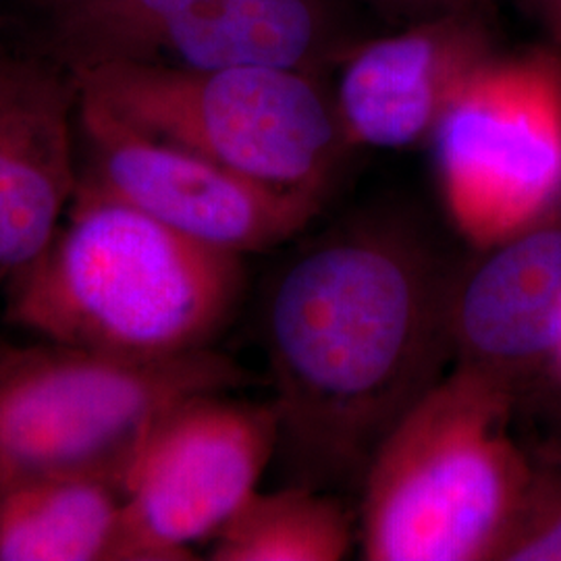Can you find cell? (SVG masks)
<instances>
[{
    "label": "cell",
    "mask_w": 561,
    "mask_h": 561,
    "mask_svg": "<svg viewBox=\"0 0 561 561\" xmlns=\"http://www.w3.org/2000/svg\"><path fill=\"white\" fill-rule=\"evenodd\" d=\"M78 154L80 183L190 240L236 256L296 238L321 210V196L245 178L175 141L141 131L81 94Z\"/></svg>",
    "instance_id": "8"
},
{
    "label": "cell",
    "mask_w": 561,
    "mask_h": 561,
    "mask_svg": "<svg viewBox=\"0 0 561 561\" xmlns=\"http://www.w3.org/2000/svg\"><path fill=\"white\" fill-rule=\"evenodd\" d=\"M451 283L419 241L382 227L337 231L283 266L262 329L296 484L362 481L385 435L442 379Z\"/></svg>",
    "instance_id": "1"
},
{
    "label": "cell",
    "mask_w": 561,
    "mask_h": 561,
    "mask_svg": "<svg viewBox=\"0 0 561 561\" xmlns=\"http://www.w3.org/2000/svg\"><path fill=\"white\" fill-rule=\"evenodd\" d=\"M123 491L99 474L0 481V561L117 560Z\"/></svg>",
    "instance_id": "13"
},
{
    "label": "cell",
    "mask_w": 561,
    "mask_h": 561,
    "mask_svg": "<svg viewBox=\"0 0 561 561\" xmlns=\"http://www.w3.org/2000/svg\"><path fill=\"white\" fill-rule=\"evenodd\" d=\"M38 4H44L46 9H50L53 13H57L60 9H67V7H71V4H76V2H80V0H36Z\"/></svg>",
    "instance_id": "19"
},
{
    "label": "cell",
    "mask_w": 561,
    "mask_h": 561,
    "mask_svg": "<svg viewBox=\"0 0 561 561\" xmlns=\"http://www.w3.org/2000/svg\"><path fill=\"white\" fill-rule=\"evenodd\" d=\"M81 96L245 178L321 196L347 146L314 76L125 60L76 71Z\"/></svg>",
    "instance_id": "5"
},
{
    "label": "cell",
    "mask_w": 561,
    "mask_h": 561,
    "mask_svg": "<svg viewBox=\"0 0 561 561\" xmlns=\"http://www.w3.org/2000/svg\"><path fill=\"white\" fill-rule=\"evenodd\" d=\"M241 291V256L78 183L53 240L4 285V317L48 343L157 360L210 347Z\"/></svg>",
    "instance_id": "2"
},
{
    "label": "cell",
    "mask_w": 561,
    "mask_h": 561,
    "mask_svg": "<svg viewBox=\"0 0 561 561\" xmlns=\"http://www.w3.org/2000/svg\"><path fill=\"white\" fill-rule=\"evenodd\" d=\"M497 55L489 15L456 11L362 41L333 94L350 148L400 150L431 140L463 85Z\"/></svg>",
    "instance_id": "9"
},
{
    "label": "cell",
    "mask_w": 561,
    "mask_h": 561,
    "mask_svg": "<svg viewBox=\"0 0 561 561\" xmlns=\"http://www.w3.org/2000/svg\"><path fill=\"white\" fill-rule=\"evenodd\" d=\"M375 7L385 18L393 21L412 23V21L442 15V13H456V11H479L486 13L489 0H366Z\"/></svg>",
    "instance_id": "16"
},
{
    "label": "cell",
    "mask_w": 561,
    "mask_h": 561,
    "mask_svg": "<svg viewBox=\"0 0 561 561\" xmlns=\"http://www.w3.org/2000/svg\"><path fill=\"white\" fill-rule=\"evenodd\" d=\"M350 512L321 489L254 491L213 539L215 561H340L358 539Z\"/></svg>",
    "instance_id": "14"
},
{
    "label": "cell",
    "mask_w": 561,
    "mask_h": 561,
    "mask_svg": "<svg viewBox=\"0 0 561 561\" xmlns=\"http://www.w3.org/2000/svg\"><path fill=\"white\" fill-rule=\"evenodd\" d=\"M524 15L539 25L547 42L561 50V0H514Z\"/></svg>",
    "instance_id": "18"
},
{
    "label": "cell",
    "mask_w": 561,
    "mask_h": 561,
    "mask_svg": "<svg viewBox=\"0 0 561 561\" xmlns=\"http://www.w3.org/2000/svg\"><path fill=\"white\" fill-rule=\"evenodd\" d=\"M248 381L210 347L131 360L48 343L0 350V481L99 474L121 484L152 431L198 396Z\"/></svg>",
    "instance_id": "4"
},
{
    "label": "cell",
    "mask_w": 561,
    "mask_h": 561,
    "mask_svg": "<svg viewBox=\"0 0 561 561\" xmlns=\"http://www.w3.org/2000/svg\"><path fill=\"white\" fill-rule=\"evenodd\" d=\"M503 560L561 561V510L547 516L528 535L516 537L503 551Z\"/></svg>",
    "instance_id": "17"
},
{
    "label": "cell",
    "mask_w": 561,
    "mask_h": 561,
    "mask_svg": "<svg viewBox=\"0 0 561 561\" xmlns=\"http://www.w3.org/2000/svg\"><path fill=\"white\" fill-rule=\"evenodd\" d=\"M201 0H80L53 13L48 53L71 73L125 60H159Z\"/></svg>",
    "instance_id": "15"
},
{
    "label": "cell",
    "mask_w": 561,
    "mask_h": 561,
    "mask_svg": "<svg viewBox=\"0 0 561 561\" xmlns=\"http://www.w3.org/2000/svg\"><path fill=\"white\" fill-rule=\"evenodd\" d=\"M443 206L470 245L518 236L561 194V50L495 55L431 136Z\"/></svg>",
    "instance_id": "6"
},
{
    "label": "cell",
    "mask_w": 561,
    "mask_h": 561,
    "mask_svg": "<svg viewBox=\"0 0 561 561\" xmlns=\"http://www.w3.org/2000/svg\"><path fill=\"white\" fill-rule=\"evenodd\" d=\"M505 408V379L454 362L405 410L362 477L364 560L502 558L520 493Z\"/></svg>",
    "instance_id": "3"
},
{
    "label": "cell",
    "mask_w": 561,
    "mask_h": 561,
    "mask_svg": "<svg viewBox=\"0 0 561 561\" xmlns=\"http://www.w3.org/2000/svg\"><path fill=\"white\" fill-rule=\"evenodd\" d=\"M454 362L507 381L510 368L561 350V229L512 236L451 283Z\"/></svg>",
    "instance_id": "11"
},
{
    "label": "cell",
    "mask_w": 561,
    "mask_h": 561,
    "mask_svg": "<svg viewBox=\"0 0 561 561\" xmlns=\"http://www.w3.org/2000/svg\"><path fill=\"white\" fill-rule=\"evenodd\" d=\"M277 449L273 401L208 393L181 403L123 479L117 561L192 560L259 491Z\"/></svg>",
    "instance_id": "7"
},
{
    "label": "cell",
    "mask_w": 561,
    "mask_h": 561,
    "mask_svg": "<svg viewBox=\"0 0 561 561\" xmlns=\"http://www.w3.org/2000/svg\"><path fill=\"white\" fill-rule=\"evenodd\" d=\"M354 41L335 0H201L171 32L159 60L198 67H261L319 78Z\"/></svg>",
    "instance_id": "12"
},
{
    "label": "cell",
    "mask_w": 561,
    "mask_h": 561,
    "mask_svg": "<svg viewBox=\"0 0 561 561\" xmlns=\"http://www.w3.org/2000/svg\"><path fill=\"white\" fill-rule=\"evenodd\" d=\"M558 354H560V356H561V350H560V352H558Z\"/></svg>",
    "instance_id": "20"
},
{
    "label": "cell",
    "mask_w": 561,
    "mask_h": 561,
    "mask_svg": "<svg viewBox=\"0 0 561 561\" xmlns=\"http://www.w3.org/2000/svg\"><path fill=\"white\" fill-rule=\"evenodd\" d=\"M78 104L50 55L0 50V287L41 256L76 196Z\"/></svg>",
    "instance_id": "10"
}]
</instances>
